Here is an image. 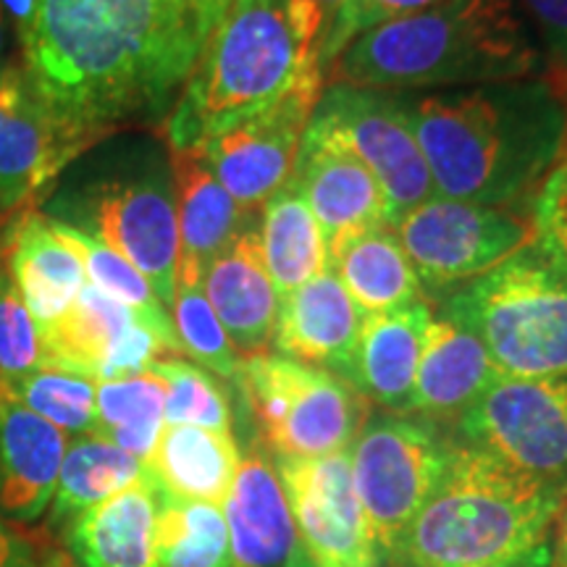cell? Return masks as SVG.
<instances>
[{"label": "cell", "instance_id": "obj_1", "mask_svg": "<svg viewBox=\"0 0 567 567\" xmlns=\"http://www.w3.org/2000/svg\"><path fill=\"white\" fill-rule=\"evenodd\" d=\"M205 42L189 0H27L24 69L84 145L166 111Z\"/></svg>", "mask_w": 567, "mask_h": 567}, {"label": "cell", "instance_id": "obj_2", "mask_svg": "<svg viewBox=\"0 0 567 567\" xmlns=\"http://www.w3.org/2000/svg\"><path fill=\"white\" fill-rule=\"evenodd\" d=\"M439 197L509 205L534 195L567 132V97L547 76L400 92Z\"/></svg>", "mask_w": 567, "mask_h": 567}, {"label": "cell", "instance_id": "obj_3", "mask_svg": "<svg viewBox=\"0 0 567 567\" xmlns=\"http://www.w3.org/2000/svg\"><path fill=\"white\" fill-rule=\"evenodd\" d=\"M538 51L517 0H436L344 48L326 84L415 92L536 80Z\"/></svg>", "mask_w": 567, "mask_h": 567}, {"label": "cell", "instance_id": "obj_4", "mask_svg": "<svg viewBox=\"0 0 567 567\" xmlns=\"http://www.w3.org/2000/svg\"><path fill=\"white\" fill-rule=\"evenodd\" d=\"M326 27L329 19L313 0H237L210 32L168 113L172 151H197L308 76L323 74Z\"/></svg>", "mask_w": 567, "mask_h": 567}, {"label": "cell", "instance_id": "obj_5", "mask_svg": "<svg viewBox=\"0 0 567 567\" xmlns=\"http://www.w3.org/2000/svg\"><path fill=\"white\" fill-rule=\"evenodd\" d=\"M565 496L567 486L520 476L452 439L442 478L384 567H476L542 547Z\"/></svg>", "mask_w": 567, "mask_h": 567}, {"label": "cell", "instance_id": "obj_6", "mask_svg": "<svg viewBox=\"0 0 567 567\" xmlns=\"http://www.w3.org/2000/svg\"><path fill=\"white\" fill-rule=\"evenodd\" d=\"M442 313L481 339L502 375H567V268L536 239L455 289Z\"/></svg>", "mask_w": 567, "mask_h": 567}, {"label": "cell", "instance_id": "obj_7", "mask_svg": "<svg viewBox=\"0 0 567 567\" xmlns=\"http://www.w3.org/2000/svg\"><path fill=\"white\" fill-rule=\"evenodd\" d=\"M237 381L276 463L350 450L368 421V400L350 381L276 352L245 358Z\"/></svg>", "mask_w": 567, "mask_h": 567}, {"label": "cell", "instance_id": "obj_8", "mask_svg": "<svg viewBox=\"0 0 567 567\" xmlns=\"http://www.w3.org/2000/svg\"><path fill=\"white\" fill-rule=\"evenodd\" d=\"M452 436L400 413L368 415L350 444L352 478L384 559L425 505L450 460Z\"/></svg>", "mask_w": 567, "mask_h": 567}, {"label": "cell", "instance_id": "obj_9", "mask_svg": "<svg viewBox=\"0 0 567 567\" xmlns=\"http://www.w3.org/2000/svg\"><path fill=\"white\" fill-rule=\"evenodd\" d=\"M452 439L520 476L567 486V375L499 373L457 417Z\"/></svg>", "mask_w": 567, "mask_h": 567}, {"label": "cell", "instance_id": "obj_10", "mask_svg": "<svg viewBox=\"0 0 567 567\" xmlns=\"http://www.w3.org/2000/svg\"><path fill=\"white\" fill-rule=\"evenodd\" d=\"M308 126L365 163L386 195L389 226L436 197L429 163L410 130L400 92L342 82L326 84Z\"/></svg>", "mask_w": 567, "mask_h": 567}, {"label": "cell", "instance_id": "obj_11", "mask_svg": "<svg viewBox=\"0 0 567 567\" xmlns=\"http://www.w3.org/2000/svg\"><path fill=\"white\" fill-rule=\"evenodd\" d=\"M392 229L429 289L478 279L536 239L530 216L439 195L408 210Z\"/></svg>", "mask_w": 567, "mask_h": 567}, {"label": "cell", "instance_id": "obj_12", "mask_svg": "<svg viewBox=\"0 0 567 567\" xmlns=\"http://www.w3.org/2000/svg\"><path fill=\"white\" fill-rule=\"evenodd\" d=\"M80 229L124 255L172 310L179 279V221L168 182L161 176L105 182L69 205Z\"/></svg>", "mask_w": 567, "mask_h": 567}, {"label": "cell", "instance_id": "obj_13", "mask_svg": "<svg viewBox=\"0 0 567 567\" xmlns=\"http://www.w3.org/2000/svg\"><path fill=\"white\" fill-rule=\"evenodd\" d=\"M323 87V74L308 76L281 101L216 134L193 153L200 155L237 205L245 210L264 208L295 172L305 130Z\"/></svg>", "mask_w": 567, "mask_h": 567}, {"label": "cell", "instance_id": "obj_14", "mask_svg": "<svg viewBox=\"0 0 567 567\" xmlns=\"http://www.w3.org/2000/svg\"><path fill=\"white\" fill-rule=\"evenodd\" d=\"M302 547L337 567H384L352 478L350 450L276 463Z\"/></svg>", "mask_w": 567, "mask_h": 567}, {"label": "cell", "instance_id": "obj_15", "mask_svg": "<svg viewBox=\"0 0 567 567\" xmlns=\"http://www.w3.org/2000/svg\"><path fill=\"white\" fill-rule=\"evenodd\" d=\"M84 147L59 122L30 71H0V216L30 203Z\"/></svg>", "mask_w": 567, "mask_h": 567}, {"label": "cell", "instance_id": "obj_16", "mask_svg": "<svg viewBox=\"0 0 567 567\" xmlns=\"http://www.w3.org/2000/svg\"><path fill=\"white\" fill-rule=\"evenodd\" d=\"M287 184L313 210L329 258H334L354 237L389 226L386 195L365 163L310 126L305 130L295 172Z\"/></svg>", "mask_w": 567, "mask_h": 567}, {"label": "cell", "instance_id": "obj_17", "mask_svg": "<svg viewBox=\"0 0 567 567\" xmlns=\"http://www.w3.org/2000/svg\"><path fill=\"white\" fill-rule=\"evenodd\" d=\"M260 221L247 224L203 276V289L231 344L245 358L264 354L274 342L281 297L266 268Z\"/></svg>", "mask_w": 567, "mask_h": 567}, {"label": "cell", "instance_id": "obj_18", "mask_svg": "<svg viewBox=\"0 0 567 567\" xmlns=\"http://www.w3.org/2000/svg\"><path fill=\"white\" fill-rule=\"evenodd\" d=\"M363 318V310L329 268L281 295L271 347L281 358L323 368L347 381Z\"/></svg>", "mask_w": 567, "mask_h": 567}, {"label": "cell", "instance_id": "obj_19", "mask_svg": "<svg viewBox=\"0 0 567 567\" xmlns=\"http://www.w3.org/2000/svg\"><path fill=\"white\" fill-rule=\"evenodd\" d=\"M234 567H284L300 544L276 465L250 452L221 502Z\"/></svg>", "mask_w": 567, "mask_h": 567}, {"label": "cell", "instance_id": "obj_20", "mask_svg": "<svg viewBox=\"0 0 567 567\" xmlns=\"http://www.w3.org/2000/svg\"><path fill=\"white\" fill-rule=\"evenodd\" d=\"M431 318L434 310L425 300L365 316L347 381L368 402L386 408L389 413L408 415L413 410L415 373Z\"/></svg>", "mask_w": 567, "mask_h": 567}, {"label": "cell", "instance_id": "obj_21", "mask_svg": "<svg viewBox=\"0 0 567 567\" xmlns=\"http://www.w3.org/2000/svg\"><path fill=\"white\" fill-rule=\"evenodd\" d=\"M69 436L0 384V509L34 520L51 507Z\"/></svg>", "mask_w": 567, "mask_h": 567}, {"label": "cell", "instance_id": "obj_22", "mask_svg": "<svg viewBox=\"0 0 567 567\" xmlns=\"http://www.w3.org/2000/svg\"><path fill=\"white\" fill-rule=\"evenodd\" d=\"M499 375L481 339L455 318L434 313L415 373L413 410L429 423H455Z\"/></svg>", "mask_w": 567, "mask_h": 567}, {"label": "cell", "instance_id": "obj_23", "mask_svg": "<svg viewBox=\"0 0 567 567\" xmlns=\"http://www.w3.org/2000/svg\"><path fill=\"white\" fill-rule=\"evenodd\" d=\"M172 174L179 221V279L203 284L210 260L245 229L258 221V210H245L226 193L216 174L193 151H172Z\"/></svg>", "mask_w": 567, "mask_h": 567}, {"label": "cell", "instance_id": "obj_24", "mask_svg": "<svg viewBox=\"0 0 567 567\" xmlns=\"http://www.w3.org/2000/svg\"><path fill=\"white\" fill-rule=\"evenodd\" d=\"M11 279L40 334L61 321L87 284L84 266L55 231L53 218L24 213L3 247Z\"/></svg>", "mask_w": 567, "mask_h": 567}, {"label": "cell", "instance_id": "obj_25", "mask_svg": "<svg viewBox=\"0 0 567 567\" xmlns=\"http://www.w3.org/2000/svg\"><path fill=\"white\" fill-rule=\"evenodd\" d=\"M161 494L137 481L71 520L69 542L80 567H155V520Z\"/></svg>", "mask_w": 567, "mask_h": 567}, {"label": "cell", "instance_id": "obj_26", "mask_svg": "<svg viewBox=\"0 0 567 567\" xmlns=\"http://www.w3.org/2000/svg\"><path fill=\"white\" fill-rule=\"evenodd\" d=\"M239 463L243 455L231 434L197 425H166L153 455L145 460V473L163 496L221 505Z\"/></svg>", "mask_w": 567, "mask_h": 567}, {"label": "cell", "instance_id": "obj_27", "mask_svg": "<svg viewBox=\"0 0 567 567\" xmlns=\"http://www.w3.org/2000/svg\"><path fill=\"white\" fill-rule=\"evenodd\" d=\"M329 268L365 316L423 300V284L394 229H375L347 243Z\"/></svg>", "mask_w": 567, "mask_h": 567}, {"label": "cell", "instance_id": "obj_28", "mask_svg": "<svg viewBox=\"0 0 567 567\" xmlns=\"http://www.w3.org/2000/svg\"><path fill=\"white\" fill-rule=\"evenodd\" d=\"M137 323L140 318L126 305L113 300L92 284H84L69 313L51 329L42 331L45 360L76 368V371L90 373L95 381H103L113 352Z\"/></svg>", "mask_w": 567, "mask_h": 567}, {"label": "cell", "instance_id": "obj_29", "mask_svg": "<svg viewBox=\"0 0 567 567\" xmlns=\"http://www.w3.org/2000/svg\"><path fill=\"white\" fill-rule=\"evenodd\" d=\"M258 231L266 268L279 297L329 271V250L321 226L308 203L289 184L266 200Z\"/></svg>", "mask_w": 567, "mask_h": 567}, {"label": "cell", "instance_id": "obj_30", "mask_svg": "<svg viewBox=\"0 0 567 567\" xmlns=\"http://www.w3.org/2000/svg\"><path fill=\"white\" fill-rule=\"evenodd\" d=\"M145 478V463L101 434L71 436L53 494V515L63 520L101 505Z\"/></svg>", "mask_w": 567, "mask_h": 567}, {"label": "cell", "instance_id": "obj_31", "mask_svg": "<svg viewBox=\"0 0 567 567\" xmlns=\"http://www.w3.org/2000/svg\"><path fill=\"white\" fill-rule=\"evenodd\" d=\"M166 384L158 373L147 368L145 373L130 379L97 381L95 394V431L145 463L166 429Z\"/></svg>", "mask_w": 567, "mask_h": 567}, {"label": "cell", "instance_id": "obj_32", "mask_svg": "<svg viewBox=\"0 0 567 567\" xmlns=\"http://www.w3.org/2000/svg\"><path fill=\"white\" fill-rule=\"evenodd\" d=\"M155 567H234L221 505L182 502L161 494Z\"/></svg>", "mask_w": 567, "mask_h": 567}, {"label": "cell", "instance_id": "obj_33", "mask_svg": "<svg viewBox=\"0 0 567 567\" xmlns=\"http://www.w3.org/2000/svg\"><path fill=\"white\" fill-rule=\"evenodd\" d=\"M53 226L63 243L80 255L87 284L113 297V300L126 305V308H130L142 323H147L155 334L166 339L168 347H172L176 354H182L172 316H168V310L163 308L158 297H155L153 287L147 284L145 276H142L137 268L124 258V255L111 250L109 245L97 243V239L90 237V234L74 229V226H69L66 221H59V218H53Z\"/></svg>", "mask_w": 567, "mask_h": 567}, {"label": "cell", "instance_id": "obj_34", "mask_svg": "<svg viewBox=\"0 0 567 567\" xmlns=\"http://www.w3.org/2000/svg\"><path fill=\"white\" fill-rule=\"evenodd\" d=\"M9 389L21 405L53 423L63 434L80 436L95 431L97 381L90 373L45 360L32 373L9 384Z\"/></svg>", "mask_w": 567, "mask_h": 567}, {"label": "cell", "instance_id": "obj_35", "mask_svg": "<svg viewBox=\"0 0 567 567\" xmlns=\"http://www.w3.org/2000/svg\"><path fill=\"white\" fill-rule=\"evenodd\" d=\"M151 371L166 384V425H197L231 434L229 394L210 371L179 358L155 360Z\"/></svg>", "mask_w": 567, "mask_h": 567}, {"label": "cell", "instance_id": "obj_36", "mask_svg": "<svg viewBox=\"0 0 567 567\" xmlns=\"http://www.w3.org/2000/svg\"><path fill=\"white\" fill-rule=\"evenodd\" d=\"M172 316L182 354H189L205 371L237 379L243 368V354L231 344L218 316L213 313L203 284H176Z\"/></svg>", "mask_w": 567, "mask_h": 567}, {"label": "cell", "instance_id": "obj_37", "mask_svg": "<svg viewBox=\"0 0 567 567\" xmlns=\"http://www.w3.org/2000/svg\"><path fill=\"white\" fill-rule=\"evenodd\" d=\"M42 363V334L11 279L9 260L0 250V384L9 386Z\"/></svg>", "mask_w": 567, "mask_h": 567}, {"label": "cell", "instance_id": "obj_38", "mask_svg": "<svg viewBox=\"0 0 567 567\" xmlns=\"http://www.w3.org/2000/svg\"><path fill=\"white\" fill-rule=\"evenodd\" d=\"M436 0H344L342 9L334 13V19L326 27L321 40V69L329 74L339 55L352 40L360 34L386 24V21L410 17V13L429 9Z\"/></svg>", "mask_w": 567, "mask_h": 567}, {"label": "cell", "instance_id": "obj_39", "mask_svg": "<svg viewBox=\"0 0 567 567\" xmlns=\"http://www.w3.org/2000/svg\"><path fill=\"white\" fill-rule=\"evenodd\" d=\"M536 243L567 268V132L555 163L534 193Z\"/></svg>", "mask_w": 567, "mask_h": 567}, {"label": "cell", "instance_id": "obj_40", "mask_svg": "<svg viewBox=\"0 0 567 567\" xmlns=\"http://www.w3.org/2000/svg\"><path fill=\"white\" fill-rule=\"evenodd\" d=\"M517 3L534 19L557 74L555 84L567 97V0H517Z\"/></svg>", "mask_w": 567, "mask_h": 567}, {"label": "cell", "instance_id": "obj_41", "mask_svg": "<svg viewBox=\"0 0 567 567\" xmlns=\"http://www.w3.org/2000/svg\"><path fill=\"white\" fill-rule=\"evenodd\" d=\"M0 567H69L61 559H45L38 555L34 544L27 542L19 530L0 523Z\"/></svg>", "mask_w": 567, "mask_h": 567}, {"label": "cell", "instance_id": "obj_42", "mask_svg": "<svg viewBox=\"0 0 567 567\" xmlns=\"http://www.w3.org/2000/svg\"><path fill=\"white\" fill-rule=\"evenodd\" d=\"M234 3H237V0H189V6H193L197 19H200L203 32L208 34V38H210V32L218 27V21L229 13Z\"/></svg>", "mask_w": 567, "mask_h": 567}, {"label": "cell", "instance_id": "obj_43", "mask_svg": "<svg viewBox=\"0 0 567 567\" xmlns=\"http://www.w3.org/2000/svg\"><path fill=\"white\" fill-rule=\"evenodd\" d=\"M476 567H555V563H551V549L547 544H542V547L520 551V555L496 559V563H486Z\"/></svg>", "mask_w": 567, "mask_h": 567}, {"label": "cell", "instance_id": "obj_44", "mask_svg": "<svg viewBox=\"0 0 567 567\" xmlns=\"http://www.w3.org/2000/svg\"><path fill=\"white\" fill-rule=\"evenodd\" d=\"M557 542H555V549H551V563L555 567H567V496H565V505L559 509L557 515Z\"/></svg>", "mask_w": 567, "mask_h": 567}, {"label": "cell", "instance_id": "obj_45", "mask_svg": "<svg viewBox=\"0 0 567 567\" xmlns=\"http://www.w3.org/2000/svg\"><path fill=\"white\" fill-rule=\"evenodd\" d=\"M284 567H337V565H331V563H323V559H318L316 555H310L308 549L302 547V542L297 544V549L292 551V557L287 559V565Z\"/></svg>", "mask_w": 567, "mask_h": 567}, {"label": "cell", "instance_id": "obj_46", "mask_svg": "<svg viewBox=\"0 0 567 567\" xmlns=\"http://www.w3.org/2000/svg\"><path fill=\"white\" fill-rule=\"evenodd\" d=\"M313 3L326 13V19L331 21V19H334V13H337L339 9H342L344 0H313Z\"/></svg>", "mask_w": 567, "mask_h": 567}, {"label": "cell", "instance_id": "obj_47", "mask_svg": "<svg viewBox=\"0 0 567 567\" xmlns=\"http://www.w3.org/2000/svg\"><path fill=\"white\" fill-rule=\"evenodd\" d=\"M3 40H6V21H3V6H0V55H3Z\"/></svg>", "mask_w": 567, "mask_h": 567}]
</instances>
